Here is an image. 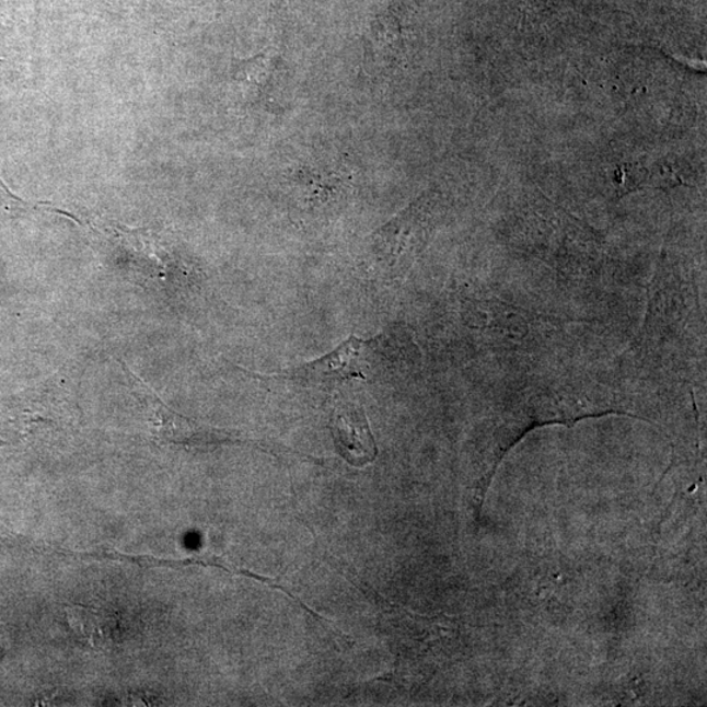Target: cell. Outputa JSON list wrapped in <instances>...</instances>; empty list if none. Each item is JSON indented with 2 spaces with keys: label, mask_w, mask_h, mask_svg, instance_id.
Listing matches in <instances>:
<instances>
[{
  "label": "cell",
  "mask_w": 707,
  "mask_h": 707,
  "mask_svg": "<svg viewBox=\"0 0 707 707\" xmlns=\"http://www.w3.org/2000/svg\"><path fill=\"white\" fill-rule=\"evenodd\" d=\"M112 617L103 615L102 612L86 610L84 606H73L68 610V619L78 637L85 638L92 646L109 644L116 624Z\"/></svg>",
  "instance_id": "obj_3"
},
{
  "label": "cell",
  "mask_w": 707,
  "mask_h": 707,
  "mask_svg": "<svg viewBox=\"0 0 707 707\" xmlns=\"http://www.w3.org/2000/svg\"><path fill=\"white\" fill-rule=\"evenodd\" d=\"M332 433L339 455L356 468H363L376 459L375 438L372 436L364 410L359 406L352 404L339 406L333 415Z\"/></svg>",
  "instance_id": "obj_2"
},
{
  "label": "cell",
  "mask_w": 707,
  "mask_h": 707,
  "mask_svg": "<svg viewBox=\"0 0 707 707\" xmlns=\"http://www.w3.org/2000/svg\"><path fill=\"white\" fill-rule=\"evenodd\" d=\"M158 417V436L164 442L189 443L206 438V433L199 430L195 422L177 416L176 413L166 409L164 405L163 408H160Z\"/></svg>",
  "instance_id": "obj_4"
},
{
  "label": "cell",
  "mask_w": 707,
  "mask_h": 707,
  "mask_svg": "<svg viewBox=\"0 0 707 707\" xmlns=\"http://www.w3.org/2000/svg\"><path fill=\"white\" fill-rule=\"evenodd\" d=\"M373 341H364L356 336L338 346L336 350L313 362L285 370L271 376L302 385H329L346 379L362 376L360 360Z\"/></svg>",
  "instance_id": "obj_1"
}]
</instances>
